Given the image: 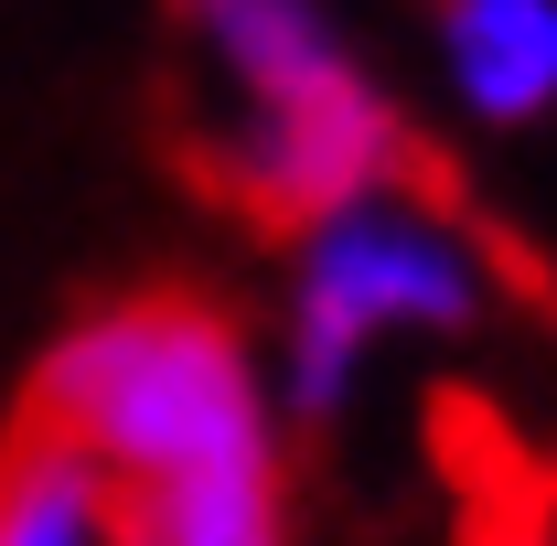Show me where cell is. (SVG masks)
<instances>
[{
  "label": "cell",
  "instance_id": "6da1fadb",
  "mask_svg": "<svg viewBox=\"0 0 557 546\" xmlns=\"http://www.w3.org/2000/svg\"><path fill=\"white\" fill-rule=\"evenodd\" d=\"M33 429L65 439L108 493L289 461L269 353L194 289H129L75 333H54L33 375Z\"/></svg>",
  "mask_w": 557,
  "mask_h": 546
},
{
  "label": "cell",
  "instance_id": "7a4b0ae2",
  "mask_svg": "<svg viewBox=\"0 0 557 546\" xmlns=\"http://www.w3.org/2000/svg\"><path fill=\"white\" fill-rule=\"evenodd\" d=\"M172 22L194 33V65L214 86V194H236L258 225L289 236L418 172L408 108L375 86L333 0H172Z\"/></svg>",
  "mask_w": 557,
  "mask_h": 546
},
{
  "label": "cell",
  "instance_id": "3957f363",
  "mask_svg": "<svg viewBox=\"0 0 557 546\" xmlns=\"http://www.w3.org/2000/svg\"><path fill=\"white\" fill-rule=\"evenodd\" d=\"M493 311V269L461 236V214L418 183L354 194V204L289 225V278H278V343L269 397L278 418H344L397 343H461Z\"/></svg>",
  "mask_w": 557,
  "mask_h": 546
},
{
  "label": "cell",
  "instance_id": "277c9868",
  "mask_svg": "<svg viewBox=\"0 0 557 546\" xmlns=\"http://www.w3.org/2000/svg\"><path fill=\"white\" fill-rule=\"evenodd\" d=\"M440 75L483 129L557 119V0H429Z\"/></svg>",
  "mask_w": 557,
  "mask_h": 546
},
{
  "label": "cell",
  "instance_id": "5b68a950",
  "mask_svg": "<svg viewBox=\"0 0 557 546\" xmlns=\"http://www.w3.org/2000/svg\"><path fill=\"white\" fill-rule=\"evenodd\" d=\"M108 546H289V461L108 493Z\"/></svg>",
  "mask_w": 557,
  "mask_h": 546
},
{
  "label": "cell",
  "instance_id": "8992f818",
  "mask_svg": "<svg viewBox=\"0 0 557 546\" xmlns=\"http://www.w3.org/2000/svg\"><path fill=\"white\" fill-rule=\"evenodd\" d=\"M0 546H108V482L65 439L22 429L0 450Z\"/></svg>",
  "mask_w": 557,
  "mask_h": 546
}]
</instances>
